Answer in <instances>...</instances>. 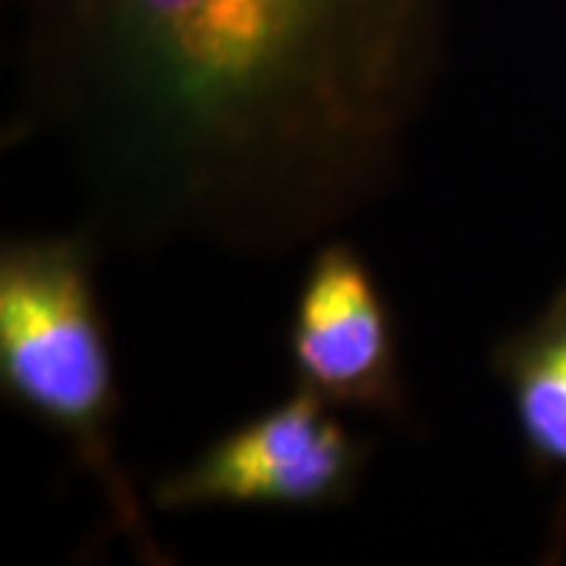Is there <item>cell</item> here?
Returning a JSON list of instances; mask_svg holds the SVG:
<instances>
[{"instance_id":"4","label":"cell","mask_w":566,"mask_h":566,"mask_svg":"<svg viewBox=\"0 0 566 566\" xmlns=\"http://www.w3.org/2000/svg\"><path fill=\"white\" fill-rule=\"evenodd\" d=\"M400 353V324L371 262L327 237L305 264L286 322L296 387L334 409L403 424L412 400Z\"/></svg>"},{"instance_id":"1","label":"cell","mask_w":566,"mask_h":566,"mask_svg":"<svg viewBox=\"0 0 566 566\" xmlns=\"http://www.w3.org/2000/svg\"><path fill=\"white\" fill-rule=\"evenodd\" d=\"M20 117L123 245L283 255L400 177L453 0H13Z\"/></svg>"},{"instance_id":"5","label":"cell","mask_w":566,"mask_h":566,"mask_svg":"<svg viewBox=\"0 0 566 566\" xmlns=\"http://www.w3.org/2000/svg\"><path fill=\"white\" fill-rule=\"evenodd\" d=\"M491 371L510 397L528 465L566 482V283L538 318L491 349Z\"/></svg>"},{"instance_id":"3","label":"cell","mask_w":566,"mask_h":566,"mask_svg":"<svg viewBox=\"0 0 566 566\" xmlns=\"http://www.w3.org/2000/svg\"><path fill=\"white\" fill-rule=\"evenodd\" d=\"M371 447L334 416V406L296 387L158 479L151 504L164 513L334 510L356 497Z\"/></svg>"},{"instance_id":"2","label":"cell","mask_w":566,"mask_h":566,"mask_svg":"<svg viewBox=\"0 0 566 566\" xmlns=\"http://www.w3.org/2000/svg\"><path fill=\"white\" fill-rule=\"evenodd\" d=\"M92 230L17 237L0 249V394L54 431L102 488L114 532L145 564H174L117 457L120 378L98 293Z\"/></svg>"}]
</instances>
